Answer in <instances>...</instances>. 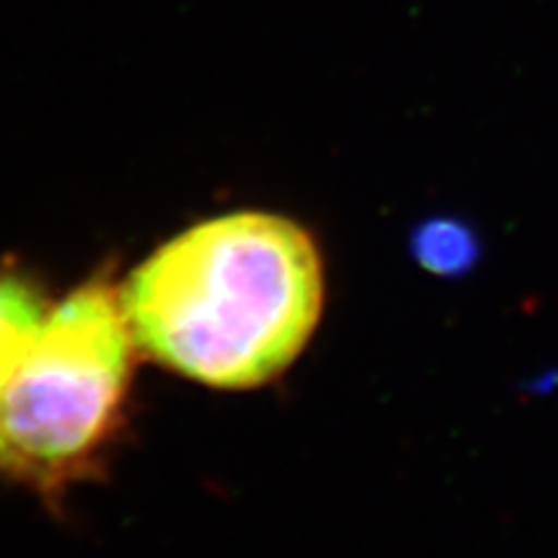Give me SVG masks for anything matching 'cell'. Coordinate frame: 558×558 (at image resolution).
Here are the masks:
<instances>
[{
	"label": "cell",
	"instance_id": "obj_1",
	"mask_svg": "<svg viewBox=\"0 0 558 558\" xmlns=\"http://www.w3.org/2000/svg\"><path fill=\"white\" fill-rule=\"evenodd\" d=\"M137 352L215 390H254L295 362L326 303L324 256L288 215L235 209L179 230L120 282Z\"/></svg>",
	"mask_w": 558,
	"mask_h": 558
},
{
	"label": "cell",
	"instance_id": "obj_2",
	"mask_svg": "<svg viewBox=\"0 0 558 558\" xmlns=\"http://www.w3.org/2000/svg\"><path fill=\"white\" fill-rule=\"evenodd\" d=\"M135 357L109 271L54 300L0 399V481L60 499L86 478L122 429Z\"/></svg>",
	"mask_w": 558,
	"mask_h": 558
},
{
	"label": "cell",
	"instance_id": "obj_3",
	"mask_svg": "<svg viewBox=\"0 0 558 558\" xmlns=\"http://www.w3.org/2000/svg\"><path fill=\"white\" fill-rule=\"evenodd\" d=\"M52 303L50 290L32 271L0 267V399Z\"/></svg>",
	"mask_w": 558,
	"mask_h": 558
},
{
	"label": "cell",
	"instance_id": "obj_4",
	"mask_svg": "<svg viewBox=\"0 0 558 558\" xmlns=\"http://www.w3.org/2000/svg\"><path fill=\"white\" fill-rule=\"evenodd\" d=\"M416 254L432 271H456L473 259V239L452 222H435L418 233Z\"/></svg>",
	"mask_w": 558,
	"mask_h": 558
}]
</instances>
